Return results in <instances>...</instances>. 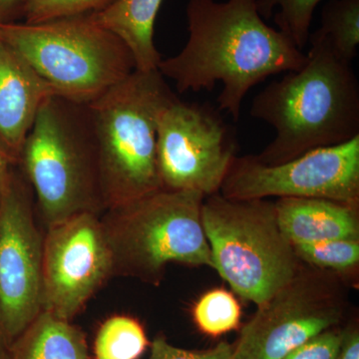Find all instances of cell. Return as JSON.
I'll return each instance as SVG.
<instances>
[{"mask_svg": "<svg viewBox=\"0 0 359 359\" xmlns=\"http://www.w3.org/2000/svg\"><path fill=\"white\" fill-rule=\"evenodd\" d=\"M205 196L161 189L106 210L100 219L112 252L114 275L158 283L170 263L212 268L203 228Z\"/></svg>", "mask_w": 359, "mask_h": 359, "instance_id": "6", "label": "cell"}, {"mask_svg": "<svg viewBox=\"0 0 359 359\" xmlns=\"http://www.w3.org/2000/svg\"><path fill=\"white\" fill-rule=\"evenodd\" d=\"M311 35L325 40L337 55L353 62L359 44V0H328L321 9L320 28Z\"/></svg>", "mask_w": 359, "mask_h": 359, "instance_id": "17", "label": "cell"}, {"mask_svg": "<svg viewBox=\"0 0 359 359\" xmlns=\"http://www.w3.org/2000/svg\"><path fill=\"white\" fill-rule=\"evenodd\" d=\"M339 290L332 280L297 271L287 285L257 306L241 332L231 359H283L335 327L342 316Z\"/></svg>", "mask_w": 359, "mask_h": 359, "instance_id": "10", "label": "cell"}, {"mask_svg": "<svg viewBox=\"0 0 359 359\" xmlns=\"http://www.w3.org/2000/svg\"><path fill=\"white\" fill-rule=\"evenodd\" d=\"M221 191L231 200L314 198L358 205L359 136L282 164L266 165L252 155L236 157Z\"/></svg>", "mask_w": 359, "mask_h": 359, "instance_id": "9", "label": "cell"}, {"mask_svg": "<svg viewBox=\"0 0 359 359\" xmlns=\"http://www.w3.org/2000/svg\"><path fill=\"white\" fill-rule=\"evenodd\" d=\"M188 41L173 57L162 59L158 71L173 80L179 93L223 89L219 110L240 119L250 89L266 78L301 69L308 56L278 29L264 22L257 0H189Z\"/></svg>", "mask_w": 359, "mask_h": 359, "instance_id": "1", "label": "cell"}, {"mask_svg": "<svg viewBox=\"0 0 359 359\" xmlns=\"http://www.w3.org/2000/svg\"><path fill=\"white\" fill-rule=\"evenodd\" d=\"M42 248L29 193L13 175L0 195V332L8 346L41 311Z\"/></svg>", "mask_w": 359, "mask_h": 359, "instance_id": "12", "label": "cell"}, {"mask_svg": "<svg viewBox=\"0 0 359 359\" xmlns=\"http://www.w3.org/2000/svg\"><path fill=\"white\" fill-rule=\"evenodd\" d=\"M144 328L134 318L115 316L99 328L94 341L96 359H138L148 346Z\"/></svg>", "mask_w": 359, "mask_h": 359, "instance_id": "18", "label": "cell"}, {"mask_svg": "<svg viewBox=\"0 0 359 359\" xmlns=\"http://www.w3.org/2000/svg\"><path fill=\"white\" fill-rule=\"evenodd\" d=\"M26 0H0V25L18 22L22 20Z\"/></svg>", "mask_w": 359, "mask_h": 359, "instance_id": "25", "label": "cell"}, {"mask_svg": "<svg viewBox=\"0 0 359 359\" xmlns=\"http://www.w3.org/2000/svg\"><path fill=\"white\" fill-rule=\"evenodd\" d=\"M344 332L330 330L309 340L283 359H337Z\"/></svg>", "mask_w": 359, "mask_h": 359, "instance_id": "23", "label": "cell"}, {"mask_svg": "<svg viewBox=\"0 0 359 359\" xmlns=\"http://www.w3.org/2000/svg\"><path fill=\"white\" fill-rule=\"evenodd\" d=\"M53 90L13 47L0 40V143L14 162L40 107Z\"/></svg>", "mask_w": 359, "mask_h": 359, "instance_id": "13", "label": "cell"}, {"mask_svg": "<svg viewBox=\"0 0 359 359\" xmlns=\"http://www.w3.org/2000/svg\"><path fill=\"white\" fill-rule=\"evenodd\" d=\"M297 259L320 269L342 271L359 262V240L339 238L313 244L294 245Z\"/></svg>", "mask_w": 359, "mask_h": 359, "instance_id": "21", "label": "cell"}, {"mask_svg": "<svg viewBox=\"0 0 359 359\" xmlns=\"http://www.w3.org/2000/svg\"><path fill=\"white\" fill-rule=\"evenodd\" d=\"M164 0H115L90 14L97 25L122 40L133 55L136 70H158L162 56L154 42L155 23Z\"/></svg>", "mask_w": 359, "mask_h": 359, "instance_id": "15", "label": "cell"}, {"mask_svg": "<svg viewBox=\"0 0 359 359\" xmlns=\"http://www.w3.org/2000/svg\"><path fill=\"white\" fill-rule=\"evenodd\" d=\"M221 111L175 97L157 122V165L163 189L211 196L221 191L236 158L237 135Z\"/></svg>", "mask_w": 359, "mask_h": 359, "instance_id": "8", "label": "cell"}, {"mask_svg": "<svg viewBox=\"0 0 359 359\" xmlns=\"http://www.w3.org/2000/svg\"><path fill=\"white\" fill-rule=\"evenodd\" d=\"M0 40L20 53L55 95L84 105L136 70L124 42L89 15L0 25Z\"/></svg>", "mask_w": 359, "mask_h": 359, "instance_id": "5", "label": "cell"}, {"mask_svg": "<svg viewBox=\"0 0 359 359\" xmlns=\"http://www.w3.org/2000/svg\"><path fill=\"white\" fill-rule=\"evenodd\" d=\"M18 162L48 228L80 212L104 209L98 144L88 105L48 97Z\"/></svg>", "mask_w": 359, "mask_h": 359, "instance_id": "4", "label": "cell"}, {"mask_svg": "<svg viewBox=\"0 0 359 359\" xmlns=\"http://www.w3.org/2000/svg\"><path fill=\"white\" fill-rule=\"evenodd\" d=\"M0 359H11L8 344H7L1 332H0Z\"/></svg>", "mask_w": 359, "mask_h": 359, "instance_id": "28", "label": "cell"}, {"mask_svg": "<svg viewBox=\"0 0 359 359\" xmlns=\"http://www.w3.org/2000/svg\"><path fill=\"white\" fill-rule=\"evenodd\" d=\"M309 42L306 65L271 82L250 106V116L276 131L256 156L264 164H282L359 136V83L351 63L325 40L309 34Z\"/></svg>", "mask_w": 359, "mask_h": 359, "instance_id": "2", "label": "cell"}, {"mask_svg": "<svg viewBox=\"0 0 359 359\" xmlns=\"http://www.w3.org/2000/svg\"><path fill=\"white\" fill-rule=\"evenodd\" d=\"M201 218L212 268L243 299L261 306L297 275L299 259L280 230L275 203L217 193L203 201Z\"/></svg>", "mask_w": 359, "mask_h": 359, "instance_id": "7", "label": "cell"}, {"mask_svg": "<svg viewBox=\"0 0 359 359\" xmlns=\"http://www.w3.org/2000/svg\"><path fill=\"white\" fill-rule=\"evenodd\" d=\"M11 359H88L85 335L69 321L41 311L9 346Z\"/></svg>", "mask_w": 359, "mask_h": 359, "instance_id": "16", "label": "cell"}, {"mask_svg": "<svg viewBox=\"0 0 359 359\" xmlns=\"http://www.w3.org/2000/svg\"><path fill=\"white\" fill-rule=\"evenodd\" d=\"M323 0H257L263 20L273 21L278 29L302 51L308 44L314 11Z\"/></svg>", "mask_w": 359, "mask_h": 359, "instance_id": "19", "label": "cell"}, {"mask_svg": "<svg viewBox=\"0 0 359 359\" xmlns=\"http://www.w3.org/2000/svg\"><path fill=\"white\" fill-rule=\"evenodd\" d=\"M241 314L237 299L231 292L221 289L203 294L193 311L196 325L210 337H219L238 328Z\"/></svg>", "mask_w": 359, "mask_h": 359, "instance_id": "20", "label": "cell"}, {"mask_svg": "<svg viewBox=\"0 0 359 359\" xmlns=\"http://www.w3.org/2000/svg\"><path fill=\"white\" fill-rule=\"evenodd\" d=\"M113 275L112 252L96 212L49 226L42 248L41 311L70 321Z\"/></svg>", "mask_w": 359, "mask_h": 359, "instance_id": "11", "label": "cell"}, {"mask_svg": "<svg viewBox=\"0 0 359 359\" xmlns=\"http://www.w3.org/2000/svg\"><path fill=\"white\" fill-rule=\"evenodd\" d=\"M158 70H135L88 104L97 144L104 209L163 189L157 122L176 97Z\"/></svg>", "mask_w": 359, "mask_h": 359, "instance_id": "3", "label": "cell"}, {"mask_svg": "<svg viewBox=\"0 0 359 359\" xmlns=\"http://www.w3.org/2000/svg\"><path fill=\"white\" fill-rule=\"evenodd\" d=\"M15 162L11 159V156L8 155L6 149L0 143V195L11 182V177L13 175V171H11V166Z\"/></svg>", "mask_w": 359, "mask_h": 359, "instance_id": "27", "label": "cell"}, {"mask_svg": "<svg viewBox=\"0 0 359 359\" xmlns=\"http://www.w3.org/2000/svg\"><path fill=\"white\" fill-rule=\"evenodd\" d=\"M337 359H359L358 330L344 332Z\"/></svg>", "mask_w": 359, "mask_h": 359, "instance_id": "26", "label": "cell"}, {"mask_svg": "<svg viewBox=\"0 0 359 359\" xmlns=\"http://www.w3.org/2000/svg\"><path fill=\"white\" fill-rule=\"evenodd\" d=\"M231 354L233 347L226 342L208 351H194L172 346L164 337H159L153 341L149 359H231Z\"/></svg>", "mask_w": 359, "mask_h": 359, "instance_id": "24", "label": "cell"}, {"mask_svg": "<svg viewBox=\"0 0 359 359\" xmlns=\"http://www.w3.org/2000/svg\"><path fill=\"white\" fill-rule=\"evenodd\" d=\"M115 0H26L22 20L25 23L90 15L107 8Z\"/></svg>", "mask_w": 359, "mask_h": 359, "instance_id": "22", "label": "cell"}, {"mask_svg": "<svg viewBox=\"0 0 359 359\" xmlns=\"http://www.w3.org/2000/svg\"><path fill=\"white\" fill-rule=\"evenodd\" d=\"M275 209L280 230L294 245L339 238L359 240L358 205L314 198H278Z\"/></svg>", "mask_w": 359, "mask_h": 359, "instance_id": "14", "label": "cell"}]
</instances>
